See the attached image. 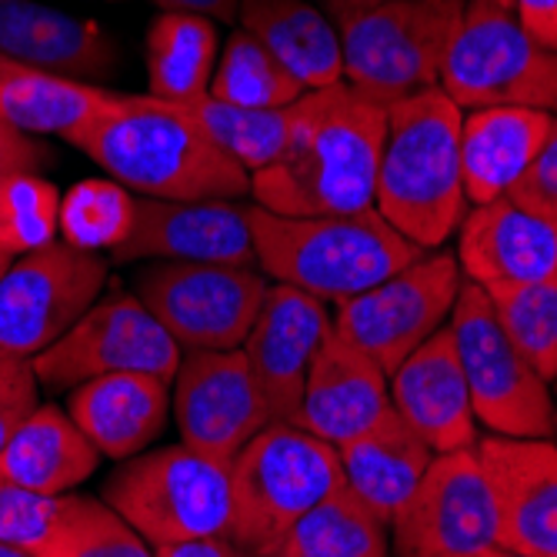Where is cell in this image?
I'll list each match as a JSON object with an SVG mask.
<instances>
[{
	"instance_id": "31",
	"label": "cell",
	"mask_w": 557,
	"mask_h": 557,
	"mask_svg": "<svg viewBox=\"0 0 557 557\" xmlns=\"http://www.w3.org/2000/svg\"><path fill=\"white\" fill-rule=\"evenodd\" d=\"M211 97L227 100L237 108H258V111H284L308 94L287 67L271 54V50L244 27L227 37L221 47V58L211 77Z\"/></svg>"
},
{
	"instance_id": "22",
	"label": "cell",
	"mask_w": 557,
	"mask_h": 557,
	"mask_svg": "<svg viewBox=\"0 0 557 557\" xmlns=\"http://www.w3.org/2000/svg\"><path fill=\"white\" fill-rule=\"evenodd\" d=\"M0 58L90 84L117 71L121 50L87 17L37 0H0Z\"/></svg>"
},
{
	"instance_id": "27",
	"label": "cell",
	"mask_w": 557,
	"mask_h": 557,
	"mask_svg": "<svg viewBox=\"0 0 557 557\" xmlns=\"http://www.w3.org/2000/svg\"><path fill=\"white\" fill-rule=\"evenodd\" d=\"M240 27L255 34L304 90L344 81L337 24L308 0H240Z\"/></svg>"
},
{
	"instance_id": "46",
	"label": "cell",
	"mask_w": 557,
	"mask_h": 557,
	"mask_svg": "<svg viewBox=\"0 0 557 557\" xmlns=\"http://www.w3.org/2000/svg\"><path fill=\"white\" fill-rule=\"evenodd\" d=\"M0 557H27V554L14 550V547H8V544H0Z\"/></svg>"
},
{
	"instance_id": "14",
	"label": "cell",
	"mask_w": 557,
	"mask_h": 557,
	"mask_svg": "<svg viewBox=\"0 0 557 557\" xmlns=\"http://www.w3.org/2000/svg\"><path fill=\"white\" fill-rule=\"evenodd\" d=\"M497 544V515L474 447L434 454L391 521V557H474Z\"/></svg>"
},
{
	"instance_id": "15",
	"label": "cell",
	"mask_w": 557,
	"mask_h": 557,
	"mask_svg": "<svg viewBox=\"0 0 557 557\" xmlns=\"http://www.w3.org/2000/svg\"><path fill=\"white\" fill-rule=\"evenodd\" d=\"M171 418L181 444L227 465L274 424L240 347L184 350L171 381Z\"/></svg>"
},
{
	"instance_id": "7",
	"label": "cell",
	"mask_w": 557,
	"mask_h": 557,
	"mask_svg": "<svg viewBox=\"0 0 557 557\" xmlns=\"http://www.w3.org/2000/svg\"><path fill=\"white\" fill-rule=\"evenodd\" d=\"M468 0H391L337 27L344 84L391 108L437 87Z\"/></svg>"
},
{
	"instance_id": "33",
	"label": "cell",
	"mask_w": 557,
	"mask_h": 557,
	"mask_svg": "<svg viewBox=\"0 0 557 557\" xmlns=\"http://www.w3.org/2000/svg\"><path fill=\"white\" fill-rule=\"evenodd\" d=\"M134 218L137 194L111 177H87L61 194V237L90 255L117 250L131 237Z\"/></svg>"
},
{
	"instance_id": "29",
	"label": "cell",
	"mask_w": 557,
	"mask_h": 557,
	"mask_svg": "<svg viewBox=\"0 0 557 557\" xmlns=\"http://www.w3.org/2000/svg\"><path fill=\"white\" fill-rule=\"evenodd\" d=\"M221 58V37L214 21L200 14L161 11L147 30V94L158 100L205 97Z\"/></svg>"
},
{
	"instance_id": "35",
	"label": "cell",
	"mask_w": 557,
	"mask_h": 557,
	"mask_svg": "<svg viewBox=\"0 0 557 557\" xmlns=\"http://www.w3.org/2000/svg\"><path fill=\"white\" fill-rule=\"evenodd\" d=\"M81 494H40L0 481V544L27 557H50L84 511Z\"/></svg>"
},
{
	"instance_id": "48",
	"label": "cell",
	"mask_w": 557,
	"mask_h": 557,
	"mask_svg": "<svg viewBox=\"0 0 557 557\" xmlns=\"http://www.w3.org/2000/svg\"><path fill=\"white\" fill-rule=\"evenodd\" d=\"M550 394H554V400H557V374H554V381H550Z\"/></svg>"
},
{
	"instance_id": "28",
	"label": "cell",
	"mask_w": 557,
	"mask_h": 557,
	"mask_svg": "<svg viewBox=\"0 0 557 557\" xmlns=\"http://www.w3.org/2000/svg\"><path fill=\"white\" fill-rule=\"evenodd\" d=\"M121 100L87 81H71L0 58V121L27 137L54 134L67 140Z\"/></svg>"
},
{
	"instance_id": "43",
	"label": "cell",
	"mask_w": 557,
	"mask_h": 557,
	"mask_svg": "<svg viewBox=\"0 0 557 557\" xmlns=\"http://www.w3.org/2000/svg\"><path fill=\"white\" fill-rule=\"evenodd\" d=\"M168 14H200L208 21H231L240 8V0H154Z\"/></svg>"
},
{
	"instance_id": "47",
	"label": "cell",
	"mask_w": 557,
	"mask_h": 557,
	"mask_svg": "<svg viewBox=\"0 0 557 557\" xmlns=\"http://www.w3.org/2000/svg\"><path fill=\"white\" fill-rule=\"evenodd\" d=\"M11 261H14V258H11V255H4V250H0V274H4V271L11 268Z\"/></svg>"
},
{
	"instance_id": "39",
	"label": "cell",
	"mask_w": 557,
	"mask_h": 557,
	"mask_svg": "<svg viewBox=\"0 0 557 557\" xmlns=\"http://www.w3.org/2000/svg\"><path fill=\"white\" fill-rule=\"evenodd\" d=\"M508 197L515 200V205H521L524 211L547 221L550 227H557V117L550 124L547 140L534 154L531 168L521 174V181L511 187Z\"/></svg>"
},
{
	"instance_id": "4",
	"label": "cell",
	"mask_w": 557,
	"mask_h": 557,
	"mask_svg": "<svg viewBox=\"0 0 557 557\" xmlns=\"http://www.w3.org/2000/svg\"><path fill=\"white\" fill-rule=\"evenodd\" d=\"M247 221L264 277L334 308L424 255L397 234L377 208L327 218H284L250 205Z\"/></svg>"
},
{
	"instance_id": "8",
	"label": "cell",
	"mask_w": 557,
	"mask_h": 557,
	"mask_svg": "<svg viewBox=\"0 0 557 557\" xmlns=\"http://www.w3.org/2000/svg\"><path fill=\"white\" fill-rule=\"evenodd\" d=\"M437 87L461 111L534 108L557 114V54L528 37L511 8L468 0Z\"/></svg>"
},
{
	"instance_id": "44",
	"label": "cell",
	"mask_w": 557,
	"mask_h": 557,
	"mask_svg": "<svg viewBox=\"0 0 557 557\" xmlns=\"http://www.w3.org/2000/svg\"><path fill=\"white\" fill-rule=\"evenodd\" d=\"M381 4H391V0H324V14L341 27L344 21L358 17V14H368Z\"/></svg>"
},
{
	"instance_id": "36",
	"label": "cell",
	"mask_w": 557,
	"mask_h": 557,
	"mask_svg": "<svg viewBox=\"0 0 557 557\" xmlns=\"http://www.w3.org/2000/svg\"><path fill=\"white\" fill-rule=\"evenodd\" d=\"M61 237V190L37 171H14L0 181V250L30 255Z\"/></svg>"
},
{
	"instance_id": "16",
	"label": "cell",
	"mask_w": 557,
	"mask_h": 557,
	"mask_svg": "<svg viewBox=\"0 0 557 557\" xmlns=\"http://www.w3.org/2000/svg\"><path fill=\"white\" fill-rule=\"evenodd\" d=\"M497 515V547L557 557V444L487 434L474 444Z\"/></svg>"
},
{
	"instance_id": "34",
	"label": "cell",
	"mask_w": 557,
	"mask_h": 557,
	"mask_svg": "<svg viewBox=\"0 0 557 557\" xmlns=\"http://www.w3.org/2000/svg\"><path fill=\"white\" fill-rule=\"evenodd\" d=\"M484 294L500 331L550 384L557 374V274Z\"/></svg>"
},
{
	"instance_id": "12",
	"label": "cell",
	"mask_w": 557,
	"mask_h": 557,
	"mask_svg": "<svg viewBox=\"0 0 557 557\" xmlns=\"http://www.w3.org/2000/svg\"><path fill=\"white\" fill-rule=\"evenodd\" d=\"M271 281L247 264H168L137 274V297L181 350H231L255 327Z\"/></svg>"
},
{
	"instance_id": "37",
	"label": "cell",
	"mask_w": 557,
	"mask_h": 557,
	"mask_svg": "<svg viewBox=\"0 0 557 557\" xmlns=\"http://www.w3.org/2000/svg\"><path fill=\"white\" fill-rule=\"evenodd\" d=\"M50 557H154V547L104 500L87 497L77 524Z\"/></svg>"
},
{
	"instance_id": "18",
	"label": "cell",
	"mask_w": 557,
	"mask_h": 557,
	"mask_svg": "<svg viewBox=\"0 0 557 557\" xmlns=\"http://www.w3.org/2000/svg\"><path fill=\"white\" fill-rule=\"evenodd\" d=\"M327 308L331 304L304 290L271 284L255 327L244 337L240 350L271 421H294L308 371L334 331V314Z\"/></svg>"
},
{
	"instance_id": "42",
	"label": "cell",
	"mask_w": 557,
	"mask_h": 557,
	"mask_svg": "<svg viewBox=\"0 0 557 557\" xmlns=\"http://www.w3.org/2000/svg\"><path fill=\"white\" fill-rule=\"evenodd\" d=\"M154 557H240V550L231 544L227 534H218V537H190L177 544H161L154 547Z\"/></svg>"
},
{
	"instance_id": "3",
	"label": "cell",
	"mask_w": 557,
	"mask_h": 557,
	"mask_svg": "<svg viewBox=\"0 0 557 557\" xmlns=\"http://www.w3.org/2000/svg\"><path fill=\"white\" fill-rule=\"evenodd\" d=\"M465 111L431 87L387 108L374 208L421 250H441L471 211L461 171Z\"/></svg>"
},
{
	"instance_id": "32",
	"label": "cell",
	"mask_w": 557,
	"mask_h": 557,
	"mask_svg": "<svg viewBox=\"0 0 557 557\" xmlns=\"http://www.w3.org/2000/svg\"><path fill=\"white\" fill-rule=\"evenodd\" d=\"M174 104V100H171ZM205 134L224 150L231 161H237L247 174H258L277 161L287 140V108L284 111H258V108H237L211 94L194 97L181 104Z\"/></svg>"
},
{
	"instance_id": "6",
	"label": "cell",
	"mask_w": 557,
	"mask_h": 557,
	"mask_svg": "<svg viewBox=\"0 0 557 557\" xmlns=\"http://www.w3.org/2000/svg\"><path fill=\"white\" fill-rule=\"evenodd\" d=\"M100 494L150 547L218 537L231 521V465L187 444H164L121 461Z\"/></svg>"
},
{
	"instance_id": "23",
	"label": "cell",
	"mask_w": 557,
	"mask_h": 557,
	"mask_svg": "<svg viewBox=\"0 0 557 557\" xmlns=\"http://www.w3.org/2000/svg\"><path fill=\"white\" fill-rule=\"evenodd\" d=\"M71 421L100 450L127 461L154 447L171 424V381L154 374H104L67 391Z\"/></svg>"
},
{
	"instance_id": "25",
	"label": "cell",
	"mask_w": 557,
	"mask_h": 557,
	"mask_svg": "<svg viewBox=\"0 0 557 557\" xmlns=\"http://www.w3.org/2000/svg\"><path fill=\"white\" fill-rule=\"evenodd\" d=\"M337 461L344 487L391 524L428 474L434 450L400 421L397 411H391L361 437L341 444Z\"/></svg>"
},
{
	"instance_id": "45",
	"label": "cell",
	"mask_w": 557,
	"mask_h": 557,
	"mask_svg": "<svg viewBox=\"0 0 557 557\" xmlns=\"http://www.w3.org/2000/svg\"><path fill=\"white\" fill-rule=\"evenodd\" d=\"M474 557H528V554H518V550H508V547H487V550H481V554H474Z\"/></svg>"
},
{
	"instance_id": "11",
	"label": "cell",
	"mask_w": 557,
	"mask_h": 557,
	"mask_svg": "<svg viewBox=\"0 0 557 557\" xmlns=\"http://www.w3.org/2000/svg\"><path fill=\"white\" fill-rule=\"evenodd\" d=\"M461 287L465 274L458 258L447 250H424L371 290L337 304L334 331L391 374L428 337L447 327Z\"/></svg>"
},
{
	"instance_id": "13",
	"label": "cell",
	"mask_w": 557,
	"mask_h": 557,
	"mask_svg": "<svg viewBox=\"0 0 557 557\" xmlns=\"http://www.w3.org/2000/svg\"><path fill=\"white\" fill-rule=\"evenodd\" d=\"M108 287V261L54 240L0 274V350L37 358L64 337Z\"/></svg>"
},
{
	"instance_id": "30",
	"label": "cell",
	"mask_w": 557,
	"mask_h": 557,
	"mask_svg": "<svg viewBox=\"0 0 557 557\" xmlns=\"http://www.w3.org/2000/svg\"><path fill=\"white\" fill-rule=\"evenodd\" d=\"M274 557H391V524L341 484L294 524Z\"/></svg>"
},
{
	"instance_id": "9",
	"label": "cell",
	"mask_w": 557,
	"mask_h": 557,
	"mask_svg": "<svg viewBox=\"0 0 557 557\" xmlns=\"http://www.w3.org/2000/svg\"><path fill=\"white\" fill-rule=\"evenodd\" d=\"M478 424L500 437H554V394L494 321L487 294L465 281L450 321Z\"/></svg>"
},
{
	"instance_id": "38",
	"label": "cell",
	"mask_w": 557,
	"mask_h": 557,
	"mask_svg": "<svg viewBox=\"0 0 557 557\" xmlns=\"http://www.w3.org/2000/svg\"><path fill=\"white\" fill-rule=\"evenodd\" d=\"M40 404V381L30 358L0 350V450L21 428V421Z\"/></svg>"
},
{
	"instance_id": "5",
	"label": "cell",
	"mask_w": 557,
	"mask_h": 557,
	"mask_svg": "<svg viewBox=\"0 0 557 557\" xmlns=\"http://www.w3.org/2000/svg\"><path fill=\"white\" fill-rule=\"evenodd\" d=\"M341 484L337 447L290 421L268 424L231 461V544L240 557H274L294 524Z\"/></svg>"
},
{
	"instance_id": "24",
	"label": "cell",
	"mask_w": 557,
	"mask_h": 557,
	"mask_svg": "<svg viewBox=\"0 0 557 557\" xmlns=\"http://www.w3.org/2000/svg\"><path fill=\"white\" fill-rule=\"evenodd\" d=\"M557 114L534 108H478L461 121V171L468 205L508 197L550 134Z\"/></svg>"
},
{
	"instance_id": "10",
	"label": "cell",
	"mask_w": 557,
	"mask_h": 557,
	"mask_svg": "<svg viewBox=\"0 0 557 557\" xmlns=\"http://www.w3.org/2000/svg\"><path fill=\"white\" fill-rule=\"evenodd\" d=\"M181 358L184 350L177 341L144 308L137 294L108 290L64 337L30 361L40 387L67 394L104 374H154L174 381Z\"/></svg>"
},
{
	"instance_id": "49",
	"label": "cell",
	"mask_w": 557,
	"mask_h": 557,
	"mask_svg": "<svg viewBox=\"0 0 557 557\" xmlns=\"http://www.w3.org/2000/svg\"><path fill=\"white\" fill-rule=\"evenodd\" d=\"M497 4H500V8H511V0H497Z\"/></svg>"
},
{
	"instance_id": "21",
	"label": "cell",
	"mask_w": 557,
	"mask_h": 557,
	"mask_svg": "<svg viewBox=\"0 0 557 557\" xmlns=\"http://www.w3.org/2000/svg\"><path fill=\"white\" fill-rule=\"evenodd\" d=\"M454 258L481 290L544 281L557 274V227L500 197L465 214Z\"/></svg>"
},
{
	"instance_id": "41",
	"label": "cell",
	"mask_w": 557,
	"mask_h": 557,
	"mask_svg": "<svg viewBox=\"0 0 557 557\" xmlns=\"http://www.w3.org/2000/svg\"><path fill=\"white\" fill-rule=\"evenodd\" d=\"M511 14L534 44L557 54V0H511Z\"/></svg>"
},
{
	"instance_id": "40",
	"label": "cell",
	"mask_w": 557,
	"mask_h": 557,
	"mask_svg": "<svg viewBox=\"0 0 557 557\" xmlns=\"http://www.w3.org/2000/svg\"><path fill=\"white\" fill-rule=\"evenodd\" d=\"M50 161L47 147L21 131H14L11 124L0 121V181L14 171H40Z\"/></svg>"
},
{
	"instance_id": "26",
	"label": "cell",
	"mask_w": 557,
	"mask_h": 557,
	"mask_svg": "<svg viewBox=\"0 0 557 557\" xmlns=\"http://www.w3.org/2000/svg\"><path fill=\"white\" fill-rule=\"evenodd\" d=\"M100 465V450L58 404H37L0 450V481L40 494H71Z\"/></svg>"
},
{
	"instance_id": "20",
	"label": "cell",
	"mask_w": 557,
	"mask_h": 557,
	"mask_svg": "<svg viewBox=\"0 0 557 557\" xmlns=\"http://www.w3.org/2000/svg\"><path fill=\"white\" fill-rule=\"evenodd\" d=\"M391 411L387 374L381 364L331 331L308 371V384H304L290 424L327 441L331 447H341L381 424Z\"/></svg>"
},
{
	"instance_id": "1",
	"label": "cell",
	"mask_w": 557,
	"mask_h": 557,
	"mask_svg": "<svg viewBox=\"0 0 557 557\" xmlns=\"http://www.w3.org/2000/svg\"><path fill=\"white\" fill-rule=\"evenodd\" d=\"M287 140L277 161L250 174L255 205L284 218L374 208L387 108L341 81L308 90L287 108Z\"/></svg>"
},
{
	"instance_id": "17",
	"label": "cell",
	"mask_w": 557,
	"mask_h": 557,
	"mask_svg": "<svg viewBox=\"0 0 557 557\" xmlns=\"http://www.w3.org/2000/svg\"><path fill=\"white\" fill-rule=\"evenodd\" d=\"M117 261L168 264H247L258 268L247 208L234 200H161L137 197L131 237Z\"/></svg>"
},
{
	"instance_id": "50",
	"label": "cell",
	"mask_w": 557,
	"mask_h": 557,
	"mask_svg": "<svg viewBox=\"0 0 557 557\" xmlns=\"http://www.w3.org/2000/svg\"><path fill=\"white\" fill-rule=\"evenodd\" d=\"M554 434H557V414H554Z\"/></svg>"
},
{
	"instance_id": "19",
	"label": "cell",
	"mask_w": 557,
	"mask_h": 557,
	"mask_svg": "<svg viewBox=\"0 0 557 557\" xmlns=\"http://www.w3.org/2000/svg\"><path fill=\"white\" fill-rule=\"evenodd\" d=\"M391 408L434 454L478 444V418L450 327H441L387 374Z\"/></svg>"
},
{
	"instance_id": "2",
	"label": "cell",
	"mask_w": 557,
	"mask_h": 557,
	"mask_svg": "<svg viewBox=\"0 0 557 557\" xmlns=\"http://www.w3.org/2000/svg\"><path fill=\"white\" fill-rule=\"evenodd\" d=\"M67 144L137 197L240 200L250 194V174L205 127L181 104L150 94H121L111 111L71 134Z\"/></svg>"
}]
</instances>
